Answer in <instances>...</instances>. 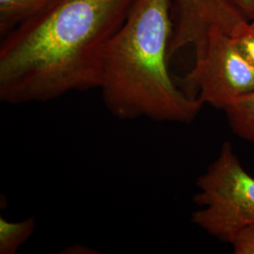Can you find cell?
<instances>
[{
  "instance_id": "6da1fadb",
  "label": "cell",
  "mask_w": 254,
  "mask_h": 254,
  "mask_svg": "<svg viewBox=\"0 0 254 254\" xmlns=\"http://www.w3.org/2000/svg\"><path fill=\"white\" fill-rule=\"evenodd\" d=\"M136 0H57L1 38L0 100L44 103L98 89L109 41Z\"/></svg>"
},
{
  "instance_id": "7a4b0ae2",
  "label": "cell",
  "mask_w": 254,
  "mask_h": 254,
  "mask_svg": "<svg viewBox=\"0 0 254 254\" xmlns=\"http://www.w3.org/2000/svg\"><path fill=\"white\" fill-rule=\"evenodd\" d=\"M173 0H136L102 58L105 106L121 120L190 124L203 104L173 81L168 64Z\"/></svg>"
},
{
  "instance_id": "3957f363",
  "label": "cell",
  "mask_w": 254,
  "mask_h": 254,
  "mask_svg": "<svg viewBox=\"0 0 254 254\" xmlns=\"http://www.w3.org/2000/svg\"><path fill=\"white\" fill-rule=\"evenodd\" d=\"M196 186L193 201L200 208L192 213L191 222L209 236L230 243L242 229L254 225V177L242 166L232 143H222Z\"/></svg>"
},
{
  "instance_id": "277c9868",
  "label": "cell",
  "mask_w": 254,
  "mask_h": 254,
  "mask_svg": "<svg viewBox=\"0 0 254 254\" xmlns=\"http://www.w3.org/2000/svg\"><path fill=\"white\" fill-rule=\"evenodd\" d=\"M185 82L204 105L225 111L237 99L254 91V65L231 34L217 26L210 28L203 54L195 60Z\"/></svg>"
},
{
  "instance_id": "5b68a950",
  "label": "cell",
  "mask_w": 254,
  "mask_h": 254,
  "mask_svg": "<svg viewBox=\"0 0 254 254\" xmlns=\"http://www.w3.org/2000/svg\"><path fill=\"white\" fill-rule=\"evenodd\" d=\"M57 0H0V37L33 17Z\"/></svg>"
},
{
  "instance_id": "8992f818",
  "label": "cell",
  "mask_w": 254,
  "mask_h": 254,
  "mask_svg": "<svg viewBox=\"0 0 254 254\" xmlns=\"http://www.w3.org/2000/svg\"><path fill=\"white\" fill-rule=\"evenodd\" d=\"M225 113L236 136L251 141L254 135V91L237 99Z\"/></svg>"
},
{
  "instance_id": "52a82bcc",
  "label": "cell",
  "mask_w": 254,
  "mask_h": 254,
  "mask_svg": "<svg viewBox=\"0 0 254 254\" xmlns=\"http://www.w3.org/2000/svg\"><path fill=\"white\" fill-rule=\"evenodd\" d=\"M34 230V218L13 222L0 217V254H16L32 236Z\"/></svg>"
},
{
  "instance_id": "ba28073f",
  "label": "cell",
  "mask_w": 254,
  "mask_h": 254,
  "mask_svg": "<svg viewBox=\"0 0 254 254\" xmlns=\"http://www.w3.org/2000/svg\"><path fill=\"white\" fill-rule=\"evenodd\" d=\"M247 60L254 65V20H244L231 35Z\"/></svg>"
},
{
  "instance_id": "9c48e42d",
  "label": "cell",
  "mask_w": 254,
  "mask_h": 254,
  "mask_svg": "<svg viewBox=\"0 0 254 254\" xmlns=\"http://www.w3.org/2000/svg\"><path fill=\"white\" fill-rule=\"evenodd\" d=\"M236 254H254V225L242 229L230 243Z\"/></svg>"
},
{
  "instance_id": "30bf717a",
  "label": "cell",
  "mask_w": 254,
  "mask_h": 254,
  "mask_svg": "<svg viewBox=\"0 0 254 254\" xmlns=\"http://www.w3.org/2000/svg\"><path fill=\"white\" fill-rule=\"evenodd\" d=\"M233 2L246 20H254V0H233Z\"/></svg>"
},
{
  "instance_id": "8fae6325",
  "label": "cell",
  "mask_w": 254,
  "mask_h": 254,
  "mask_svg": "<svg viewBox=\"0 0 254 254\" xmlns=\"http://www.w3.org/2000/svg\"><path fill=\"white\" fill-rule=\"evenodd\" d=\"M251 141H254V136H253V138H252V140Z\"/></svg>"
}]
</instances>
